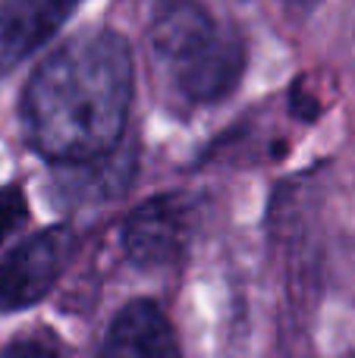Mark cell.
<instances>
[{"label":"cell","instance_id":"1","mask_svg":"<svg viewBox=\"0 0 355 358\" xmlns=\"http://www.w3.org/2000/svg\"><path fill=\"white\" fill-rule=\"evenodd\" d=\"M132 48L113 29H88L57 48L22 92V129L50 164L82 167L110 157L129 123Z\"/></svg>","mask_w":355,"mask_h":358},{"label":"cell","instance_id":"2","mask_svg":"<svg viewBox=\"0 0 355 358\" xmlns=\"http://www.w3.org/2000/svg\"><path fill=\"white\" fill-rule=\"evenodd\" d=\"M151 69L176 110L226 101L245 76V41L198 0H164L148 29Z\"/></svg>","mask_w":355,"mask_h":358},{"label":"cell","instance_id":"3","mask_svg":"<svg viewBox=\"0 0 355 358\" xmlns=\"http://www.w3.org/2000/svg\"><path fill=\"white\" fill-rule=\"evenodd\" d=\"M79 236L73 227L57 223L22 239L0 261V311H25L50 296L66 267L73 264Z\"/></svg>","mask_w":355,"mask_h":358},{"label":"cell","instance_id":"4","mask_svg":"<svg viewBox=\"0 0 355 358\" xmlns=\"http://www.w3.org/2000/svg\"><path fill=\"white\" fill-rule=\"evenodd\" d=\"M189 204L180 195H154L142 201L119 229V245L129 264L161 271L182 258L189 242Z\"/></svg>","mask_w":355,"mask_h":358},{"label":"cell","instance_id":"5","mask_svg":"<svg viewBox=\"0 0 355 358\" xmlns=\"http://www.w3.org/2000/svg\"><path fill=\"white\" fill-rule=\"evenodd\" d=\"M82 0H0V73L16 69L60 31Z\"/></svg>","mask_w":355,"mask_h":358},{"label":"cell","instance_id":"6","mask_svg":"<svg viewBox=\"0 0 355 358\" xmlns=\"http://www.w3.org/2000/svg\"><path fill=\"white\" fill-rule=\"evenodd\" d=\"M101 358H182V352L161 305L151 299H136L110 321Z\"/></svg>","mask_w":355,"mask_h":358},{"label":"cell","instance_id":"7","mask_svg":"<svg viewBox=\"0 0 355 358\" xmlns=\"http://www.w3.org/2000/svg\"><path fill=\"white\" fill-rule=\"evenodd\" d=\"M29 220V201H25L22 185L10 182L0 185V245Z\"/></svg>","mask_w":355,"mask_h":358},{"label":"cell","instance_id":"8","mask_svg":"<svg viewBox=\"0 0 355 358\" xmlns=\"http://www.w3.org/2000/svg\"><path fill=\"white\" fill-rule=\"evenodd\" d=\"M0 358H63L60 352H57L50 343H44V340H16V343H10L6 349H0Z\"/></svg>","mask_w":355,"mask_h":358},{"label":"cell","instance_id":"9","mask_svg":"<svg viewBox=\"0 0 355 358\" xmlns=\"http://www.w3.org/2000/svg\"><path fill=\"white\" fill-rule=\"evenodd\" d=\"M283 3H287V10L293 16H308V13H314L321 6V0H283Z\"/></svg>","mask_w":355,"mask_h":358}]
</instances>
